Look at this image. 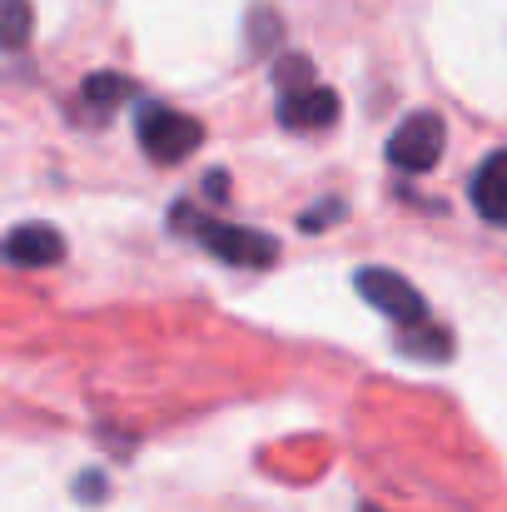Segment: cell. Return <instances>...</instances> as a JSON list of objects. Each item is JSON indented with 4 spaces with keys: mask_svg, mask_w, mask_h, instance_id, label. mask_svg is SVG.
Returning a JSON list of instances; mask_svg holds the SVG:
<instances>
[{
    "mask_svg": "<svg viewBox=\"0 0 507 512\" xmlns=\"http://www.w3.org/2000/svg\"><path fill=\"white\" fill-rule=\"evenodd\" d=\"M274 85H279L284 95H294V90H314V85H319L314 60H309V55H284V50H279V60H274Z\"/></svg>",
    "mask_w": 507,
    "mask_h": 512,
    "instance_id": "8fae6325",
    "label": "cell"
},
{
    "mask_svg": "<svg viewBox=\"0 0 507 512\" xmlns=\"http://www.w3.org/2000/svg\"><path fill=\"white\" fill-rule=\"evenodd\" d=\"M135 135H140V150H145L155 165H179V160H189V155L199 150L204 125L189 120V115H179V110H169V105H140Z\"/></svg>",
    "mask_w": 507,
    "mask_h": 512,
    "instance_id": "7a4b0ae2",
    "label": "cell"
},
{
    "mask_svg": "<svg viewBox=\"0 0 507 512\" xmlns=\"http://www.w3.org/2000/svg\"><path fill=\"white\" fill-rule=\"evenodd\" d=\"M398 353L418 358V363H443L453 353V334L438 324H418V329H398Z\"/></svg>",
    "mask_w": 507,
    "mask_h": 512,
    "instance_id": "ba28073f",
    "label": "cell"
},
{
    "mask_svg": "<svg viewBox=\"0 0 507 512\" xmlns=\"http://www.w3.org/2000/svg\"><path fill=\"white\" fill-rule=\"evenodd\" d=\"M284 40V20L274 5H249V50L254 55H274V45Z\"/></svg>",
    "mask_w": 507,
    "mask_h": 512,
    "instance_id": "30bf717a",
    "label": "cell"
},
{
    "mask_svg": "<svg viewBox=\"0 0 507 512\" xmlns=\"http://www.w3.org/2000/svg\"><path fill=\"white\" fill-rule=\"evenodd\" d=\"M169 224H174V229H189L214 259L239 264V269H269V264L279 259V244H274L269 234H259V229H239V224H219V219H204V214L189 209V199L174 204Z\"/></svg>",
    "mask_w": 507,
    "mask_h": 512,
    "instance_id": "6da1fadb",
    "label": "cell"
},
{
    "mask_svg": "<svg viewBox=\"0 0 507 512\" xmlns=\"http://www.w3.org/2000/svg\"><path fill=\"white\" fill-rule=\"evenodd\" d=\"M443 145H448V130H443V115L433 110H413L393 140H388V165L403 174H428L443 160Z\"/></svg>",
    "mask_w": 507,
    "mask_h": 512,
    "instance_id": "277c9868",
    "label": "cell"
},
{
    "mask_svg": "<svg viewBox=\"0 0 507 512\" xmlns=\"http://www.w3.org/2000/svg\"><path fill=\"white\" fill-rule=\"evenodd\" d=\"M353 284H358V294L373 304V309H383L398 329H418V324H433L428 319V299L403 279V274H393V269H378V264H368V269H358L353 274Z\"/></svg>",
    "mask_w": 507,
    "mask_h": 512,
    "instance_id": "3957f363",
    "label": "cell"
},
{
    "mask_svg": "<svg viewBox=\"0 0 507 512\" xmlns=\"http://www.w3.org/2000/svg\"><path fill=\"white\" fill-rule=\"evenodd\" d=\"M343 214H348V209H343V204H338V199H329V204H324V209H309V214H304V219H299V229H304V234H314V229H329V224H338V219H343Z\"/></svg>",
    "mask_w": 507,
    "mask_h": 512,
    "instance_id": "4fadbf2b",
    "label": "cell"
},
{
    "mask_svg": "<svg viewBox=\"0 0 507 512\" xmlns=\"http://www.w3.org/2000/svg\"><path fill=\"white\" fill-rule=\"evenodd\" d=\"M204 194H209V199H224V194H229V174L209 170V174H204Z\"/></svg>",
    "mask_w": 507,
    "mask_h": 512,
    "instance_id": "9a60e30c",
    "label": "cell"
},
{
    "mask_svg": "<svg viewBox=\"0 0 507 512\" xmlns=\"http://www.w3.org/2000/svg\"><path fill=\"white\" fill-rule=\"evenodd\" d=\"M105 493H110L105 488V473H80L75 478V498L80 503H105Z\"/></svg>",
    "mask_w": 507,
    "mask_h": 512,
    "instance_id": "5bb4252c",
    "label": "cell"
},
{
    "mask_svg": "<svg viewBox=\"0 0 507 512\" xmlns=\"http://www.w3.org/2000/svg\"><path fill=\"white\" fill-rule=\"evenodd\" d=\"M338 95L329 85H314V90H294V95H279V125L294 130V135H309V130H329L338 120Z\"/></svg>",
    "mask_w": 507,
    "mask_h": 512,
    "instance_id": "5b68a950",
    "label": "cell"
},
{
    "mask_svg": "<svg viewBox=\"0 0 507 512\" xmlns=\"http://www.w3.org/2000/svg\"><path fill=\"white\" fill-rule=\"evenodd\" d=\"M80 100H85L95 115H110L120 100H130V80L115 75V70H95V75L80 85Z\"/></svg>",
    "mask_w": 507,
    "mask_h": 512,
    "instance_id": "9c48e42d",
    "label": "cell"
},
{
    "mask_svg": "<svg viewBox=\"0 0 507 512\" xmlns=\"http://www.w3.org/2000/svg\"><path fill=\"white\" fill-rule=\"evenodd\" d=\"M30 40V5L25 0H5V45L20 50Z\"/></svg>",
    "mask_w": 507,
    "mask_h": 512,
    "instance_id": "7c38bea8",
    "label": "cell"
},
{
    "mask_svg": "<svg viewBox=\"0 0 507 512\" xmlns=\"http://www.w3.org/2000/svg\"><path fill=\"white\" fill-rule=\"evenodd\" d=\"M5 259L20 269H40V264H60L65 259V234L55 224H20L5 234Z\"/></svg>",
    "mask_w": 507,
    "mask_h": 512,
    "instance_id": "8992f818",
    "label": "cell"
},
{
    "mask_svg": "<svg viewBox=\"0 0 507 512\" xmlns=\"http://www.w3.org/2000/svg\"><path fill=\"white\" fill-rule=\"evenodd\" d=\"M468 194H473L478 219H488V224L507 229V150H493V155L478 165L473 184H468Z\"/></svg>",
    "mask_w": 507,
    "mask_h": 512,
    "instance_id": "52a82bcc",
    "label": "cell"
},
{
    "mask_svg": "<svg viewBox=\"0 0 507 512\" xmlns=\"http://www.w3.org/2000/svg\"><path fill=\"white\" fill-rule=\"evenodd\" d=\"M363 512H373V508H363Z\"/></svg>",
    "mask_w": 507,
    "mask_h": 512,
    "instance_id": "2e32d148",
    "label": "cell"
}]
</instances>
